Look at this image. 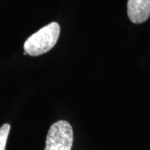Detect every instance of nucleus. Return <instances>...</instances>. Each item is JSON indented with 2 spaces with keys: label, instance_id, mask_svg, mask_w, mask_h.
Listing matches in <instances>:
<instances>
[{
  "label": "nucleus",
  "instance_id": "obj_1",
  "mask_svg": "<svg viewBox=\"0 0 150 150\" xmlns=\"http://www.w3.org/2000/svg\"><path fill=\"white\" fill-rule=\"evenodd\" d=\"M60 34V26L53 22L43 27L25 41L23 48L30 56H39L54 48Z\"/></svg>",
  "mask_w": 150,
  "mask_h": 150
},
{
  "label": "nucleus",
  "instance_id": "obj_2",
  "mask_svg": "<svg viewBox=\"0 0 150 150\" xmlns=\"http://www.w3.org/2000/svg\"><path fill=\"white\" fill-rule=\"evenodd\" d=\"M74 132L70 123L64 120L54 123L48 130L44 150H71Z\"/></svg>",
  "mask_w": 150,
  "mask_h": 150
},
{
  "label": "nucleus",
  "instance_id": "obj_3",
  "mask_svg": "<svg viewBox=\"0 0 150 150\" xmlns=\"http://www.w3.org/2000/svg\"><path fill=\"white\" fill-rule=\"evenodd\" d=\"M128 15L134 23H142L150 16V0H129Z\"/></svg>",
  "mask_w": 150,
  "mask_h": 150
},
{
  "label": "nucleus",
  "instance_id": "obj_4",
  "mask_svg": "<svg viewBox=\"0 0 150 150\" xmlns=\"http://www.w3.org/2000/svg\"><path fill=\"white\" fill-rule=\"evenodd\" d=\"M9 131H10V125L8 123L4 124L0 128V150H5Z\"/></svg>",
  "mask_w": 150,
  "mask_h": 150
}]
</instances>
